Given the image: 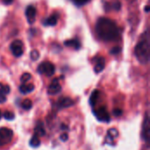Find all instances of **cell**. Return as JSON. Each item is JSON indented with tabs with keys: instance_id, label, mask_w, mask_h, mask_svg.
Masks as SVG:
<instances>
[{
	"instance_id": "6da1fadb",
	"label": "cell",
	"mask_w": 150,
	"mask_h": 150,
	"mask_svg": "<svg viewBox=\"0 0 150 150\" xmlns=\"http://www.w3.org/2000/svg\"><path fill=\"white\" fill-rule=\"evenodd\" d=\"M96 33L99 40L105 42H113L120 39V29L113 20L100 18L96 23Z\"/></svg>"
},
{
	"instance_id": "7a4b0ae2",
	"label": "cell",
	"mask_w": 150,
	"mask_h": 150,
	"mask_svg": "<svg viewBox=\"0 0 150 150\" xmlns=\"http://www.w3.org/2000/svg\"><path fill=\"white\" fill-rule=\"evenodd\" d=\"M149 33L147 29L145 33H143L140 37L134 49L135 56L142 64H148L149 62Z\"/></svg>"
},
{
	"instance_id": "3957f363",
	"label": "cell",
	"mask_w": 150,
	"mask_h": 150,
	"mask_svg": "<svg viewBox=\"0 0 150 150\" xmlns=\"http://www.w3.org/2000/svg\"><path fill=\"white\" fill-rule=\"evenodd\" d=\"M37 71L41 75H45L47 76H52L54 74L55 68H54V65L52 62H43L39 65V67L37 69Z\"/></svg>"
},
{
	"instance_id": "277c9868",
	"label": "cell",
	"mask_w": 150,
	"mask_h": 150,
	"mask_svg": "<svg viewBox=\"0 0 150 150\" xmlns=\"http://www.w3.org/2000/svg\"><path fill=\"white\" fill-rule=\"evenodd\" d=\"M13 137V132L7 127L0 128V146H5L9 144Z\"/></svg>"
},
{
	"instance_id": "5b68a950",
	"label": "cell",
	"mask_w": 150,
	"mask_h": 150,
	"mask_svg": "<svg viewBox=\"0 0 150 150\" xmlns=\"http://www.w3.org/2000/svg\"><path fill=\"white\" fill-rule=\"evenodd\" d=\"M93 113H94V116L96 117V119L101 122L108 123L111 120L109 112L105 106H101L97 110H93Z\"/></svg>"
},
{
	"instance_id": "8992f818",
	"label": "cell",
	"mask_w": 150,
	"mask_h": 150,
	"mask_svg": "<svg viewBox=\"0 0 150 150\" xmlns=\"http://www.w3.org/2000/svg\"><path fill=\"white\" fill-rule=\"evenodd\" d=\"M149 112H147L145 114V118H144V121H143V126H142V137L143 139V141L146 142L147 146L149 147V138H150V127H149Z\"/></svg>"
},
{
	"instance_id": "52a82bcc",
	"label": "cell",
	"mask_w": 150,
	"mask_h": 150,
	"mask_svg": "<svg viewBox=\"0 0 150 150\" xmlns=\"http://www.w3.org/2000/svg\"><path fill=\"white\" fill-rule=\"evenodd\" d=\"M103 6L105 11H117L120 10L121 4L119 0H103Z\"/></svg>"
},
{
	"instance_id": "ba28073f",
	"label": "cell",
	"mask_w": 150,
	"mask_h": 150,
	"mask_svg": "<svg viewBox=\"0 0 150 150\" xmlns=\"http://www.w3.org/2000/svg\"><path fill=\"white\" fill-rule=\"evenodd\" d=\"M10 49L11 51V53L13 54L14 56L16 57H20L23 53H24V46H23V42L19 40H14L11 46H10Z\"/></svg>"
},
{
	"instance_id": "9c48e42d",
	"label": "cell",
	"mask_w": 150,
	"mask_h": 150,
	"mask_svg": "<svg viewBox=\"0 0 150 150\" xmlns=\"http://www.w3.org/2000/svg\"><path fill=\"white\" fill-rule=\"evenodd\" d=\"M61 91H62V86L59 83V80L57 78H54L50 83V85L48 86L47 93L49 95H56L59 92H61Z\"/></svg>"
},
{
	"instance_id": "30bf717a",
	"label": "cell",
	"mask_w": 150,
	"mask_h": 150,
	"mask_svg": "<svg viewBox=\"0 0 150 150\" xmlns=\"http://www.w3.org/2000/svg\"><path fill=\"white\" fill-rule=\"evenodd\" d=\"M74 105V101L70 98H61L55 106L58 110H62L63 108H68V107H70Z\"/></svg>"
},
{
	"instance_id": "8fae6325",
	"label": "cell",
	"mask_w": 150,
	"mask_h": 150,
	"mask_svg": "<svg viewBox=\"0 0 150 150\" xmlns=\"http://www.w3.org/2000/svg\"><path fill=\"white\" fill-rule=\"evenodd\" d=\"M36 13H37L36 8L33 5L27 6V8L25 9V17L29 24H33L35 21Z\"/></svg>"
},
{
	"instance_id": "7c38bea8",
	"label": "cell",
	"mask_w": 150,
	"mask_h": 150,
	"mask_svg": "<svg viewBox=\"0 0 150 150\" xmlns=\"http://www.w3.org/2000/svg\"><path fill=\"white\" fill-rule=\"evenodd\" d=\"M94 62H95L94 70H95L96 73H99V72L104 70L105 66V60L104 57H102V56L96 57L94 59Z\"/></svg>"
},
{
	"instance_id": "4fadbf2b",
	"label": "cell",
	"mask_w": 150,
	"mask_h": 150,
	"mask_svg": "<svg viewBox=\"0 0 150 150\" xmlns=\"http://www.w3.org/2000/svg\"><path fill=\"white\" fill-rule=\"evenodd\" d=\"M119 136V132L117 131V129L115 128H111L108 130V133H107V135H106V142L108 144H111V145H113L114 142H113V140L115 138H117Z\"/></svg>"
},
{
	"instance_id": "5bb4252c",
	"label": "cell",
	"mask_w": 150,
	"mask_h": 150,
	"mask_svg": "<svg viewBox=\"0 0 150 150\" xmlns=\"http://www.w3.org/2000/svg\"><path fill=\"white\" fill-rule=\"evenodd\" d=\"M34 134L39 136L40 138L44 136L46 134V131H45V127H44V124L41 121L37 122L36 127L34 128Z\"/></svg>"
},
{
	"instance_id": "9a60e30c",
	"label": "cell",
	"mask_w": 150,
	"mask_h": 150,
	"mask_svg": "<svg viewBox=\"0 0 150 150\" xmlns=\"http://www.w3.org/2000/svg\"><path fill=\"white\" fill-rule=\"evenodd\" d=\"M57 21H58V15L52 14L51 16H49L44 20L43 24L47 26H54L57 24Z\"/></svg>"
},
{
	"instance_id": "2e32d148",
	"label": "cell",
	"mask_w": 150,
	"mask_h": 150,
	"mask_svg": "<svg viewBox=\"0 0 150 150\" xmlns=\"http://www.w3.org/2000/svg\"><path fill=\"white\" fill-rule=\"evenodd\" d=\"M34 90V85L33 83H22L19 87V91L22 94H28Z\"/></svg>"
},
{
	"instance_id": "e0dca14e",
	"label": "cell",
	"mask_w": 150,
	"mask_h": 150,
	"mask_svg": "<svg viewBox=\"0 0 150 150\" xmlns=\"http://www.w3.org/2000/svg\"><path fill=\"white\" fill-rule=\"evenodd\" d=\"M64 45L66 47H73L76 50H78L81 47V43L77 39H72V40H66L64 42Z\"/></svg>"
},
{
	"instance_id": "ac0fdd59",
	"label": "cell",
	"mask_w": 150,
	"mask_h": 150,
	"mask_svg": "<svg viewBox=\"0 0 150 150\" xmlns=\"http://www.w3.org/2000/svg\"><path fill=\"white\" fill-rule=\"evenodd\" d=\"M99 97H100V91H98V90H95L93 91V92L91 93V97H90V105L91 106H95L98 103V100L99 99Z\"/></svg>"
},
{
	"instance_id": "d6986e66",
	"label": "cell",
	"mask_w": 150,
	"mask_h": 150,
	"mask_svg": "<svg viewBox=\"0 0 150 150\" xmlns=\"http://www.w3.org/2000/svg\"><path fill=\"white\" fill-rule=\"evenodd\" d=\"M29 144H30V146L32 148H38V147H40V137L35 135V134H33V136L30 140Z\"/></svg>"
},
{
	"instance_id": "ffe728a7",
	"label": "cell",
	"mask_w": 150,
	"mask_h": 150,
	"mask_svg": "<svg viewBox=\"0 0 150 150\" xmlns=\"http://www.w3.org/2000/svg\"><path fill=\"white\" fill-rule=\"evenodd\" d=\"M10 91H11L10 86H8L6 84H3V83H0V94L5 96V95L10 93Z\"/></svg>"
},
{
	"instance_id": "44dd1931",
	"label": "cell",
	"mask_w": 150,
	"mask_h": 150,
	"mask_svg": "<svg viewBox=\"0 0 150 150\" xmlns=\"http://www.w3.org/2000/svg\"><path fill=\"white\" fill-rule=\"evenodd\" d=\"M22 108L25 109V110H30L33 106V103L30 99H25L23 102H22V105H21Z\"/></svg>"
},
{
	"instance_id": "7402d4cb",
	"label": "cell",
	"mask_w": 150,
	"mask_h": 150,
	"mask_svg": "<svg viewBox=\"0 0 150 150\" xmlns=\"http://www.w3.org/2000/svg\"><path fill=\"white\" fill-rule=\"evenodd\" d=\"M4 118L7 120H13L15 119V114L14 112H10V111H5L3 114Z\"/></svg>"
},
{
	"instance_id": "603a6c76",
	"label": "cell",
	"mask_w": 150,
	"mask_h": 150,
	"mask_svg": "<svg viewBox=\"0 0 150 150\" xmlns=\"http://www.w3.org/2000/svg\"><path fill=\"white\" fill-rule=\"evenodd\" d=\"M31 75L29 74V73H25V74H23L22 76H21V78H20V81H21V83H26L27 81H29L30 79H31Z\"/></svg>"
},
{
	"instance_id": "cb8c5ba5",
	"label": "cell",
	"mask_w": 150,
	"mask_h": 150,
	"mask_svg": "<svg viewBox=\"0 0 150 150\" xmlns=\"http://www.w3.org/2000/svg\"><path fill=\"white\" fill-rule=\"evenodd\" d=\"M39 55H40V54H39V52H38L37 50H33V51L30 53V58H31L33 61H36V60H38Z\"/></svg>"
},
{
	"instance_id": "d4e9b609",
	"label": "cell",
	"mask_w": 150,
	"mask_h": 150,
	"mask_svg": "<svg viewBox=\"0 0 150 150\" xmlns=\"http://www.w3.org/2000/svg\"><path fill=\"white\" fill-rule=\"evenodd\" d=\"M76 5H78V6H82V5H83V4H87L90 0H72Z\"/></svg>"
},
{
	"instance_id": "484cf974",
	"label": "cell",
	"mask_w": 150,
	"mask_h": 150,
	"mask_svg": "<svg viewBox=\"0 0 150 150\" xmlns=\"http://www.w3.org/2000/svg\"><path fill=\"white\" fill-rule=\"evenodd\" d=\"M112 112H113V115L116 116V117H119V116H120L123 113V112H122L121 109H115V110H113Z\"/></svg>"
},
{
	"instance_id": "4316f807",
	"label": "cell",
	"mask_w": 150,
	"mask_h": 150,
	"mask_svg": "<svg viewBox=\"0 0 150 150\" xmlns=\"http://www.w3.org/2000/svg\"><path fill=\"white\" fill-rule=\"evenodd\" d=\"M60 139H61V141H62V142H66V141L68 140V134H67L66 133H65V134H62L61 135Z\"/></svg>"
},
{
	"instance_id": "83f0119b",
	"label": "cell",
	"mask_w": 150,
	"mask_h": 150,
	"mask_svg": "<svg viewBox=\"0 0 150 150\" xmlns=\"http://www.w3.org/2000/svg\"><path fill=\"white\" fill-rule=\"evenodd\" d=\"M120 50H121V49H120V47H114V48L112 50V52H111V53H112V54H118V53H120Z\"/></svg>"
},
{
	"instance_id": "f1b7e54d",
	"label": "cell",
	"mask_w": 150,
	"mask_h": 150,
	"mask_svg": "<svg viewBox=\"0 0 150 150\" xmlns=\"http://www.w3.org/2000/svg\"><path fill=\"white\" fill-rule=\"evenodd\" d=\"M6 101V97L4 95L0 94V104H3Z\"/></svg>"
},
{
	"instance_id": "f546056e",
	"label": "cell",
	"mask_w": 150,
	"mask_h": 150,
	"mask_svg": "<svg viewBox=\"0 0 150 150\" xmlns=\"http://www.w3.org/2000/svg\"><path fill=\"white\" fill-rule=\"evenodd\" d=\"M127 1H128V2H130V3H133V2H134L135 0H127Z\"/></svg>"
},
{
	"instance_id": "4dcf8cb0",
	"label": "cell",
	"mask_w": 150,
	"mask_h": 150,
	"mask_svg": "<svg viewBox=\"0 0 150 150\" xmlns=\"http://www.w3.org/2000/svg\"><path fill=\"white\" fill-rule=\"evenodd\" d=\"M1 118H2V112H1V111H0V120H1Z\"/></svg>"
}]
</instances>
